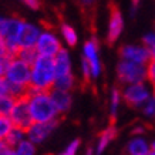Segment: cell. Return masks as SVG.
<instances>
[{
    "label": "cell",
    "mask_w": 155,
    "mask_h": 155,
    "mask_svg": "<svg viewBox=\"0 0 155 155\" xmlns=\"http://www.w3.org/2000/svg\"><path fill=\"white\" fill-rule=\"evenodd\" d=\"M56 81V67H54V57L41 56L31 64V78H30V88L40 90V91H50L54 87Z\"/></svg>",
    "instance_id": "1"
},
{
    "label": "cell",
    "mask_w": 155,
    "mask_h": 155,
    "mask_svg": "<svg viewBox=\"0 0 155 155\" xmlns=\"http://www.w3.org/2000/svg\"><path fill=\"white\" fill-rule=\"evenodd\" d=\"M27 100L33 121H51V120H57L60 115L50 95V91L30 88L27 93Z\"/></svg>",
    "instance_id": "2"
},
{
    "label": "cell",
    "mask_w": 155,
    "mask_h": 155,
    "mask_svg": "<svg viewBox=\"0 0 155 155\" xmlns=\"http://www.w3.org/2000/svg\"><path fill=\"white\" fill-rule=\"evenodd\" d=\"M5 78L9 85H20L30 88V78H31V64L26 63L17 56H12L7 60L5 71Z\"/></svg>",
    "instance_id": "3"
},
{
    "label": "cell",
    "mask_w": 155,
    "mask_h": 155,
    "mask_svg": "<svg viewBox=\"0 0 155 155\" xmlns=\"http://www.w3.org/2000/svg\"><path fill=\"white\" fill-rule=\"evenodd\" d=\"M117 77L121 84L144 83V80L147 78V67L145 64L121 60L117 66Z\"/></svg>",
    "instance_id": "4"
},
{
    "label": "cell",
    "mask_w": 155,
    "mask_h": 155,
    "mask_svg": "<svg viewBox=\"0 0 155 155\" xmlns=\"http://www.w3.org/2000/svg\"><path fill=\"white\" fill-rule=\"evenodd\" d=\"M61 48H63V40L57 36L56 31L48 27L43 28L40 37L36 43V50L38 54L54 57Z\"/></svg>",
    "instance_id": "5"
},
{
    "label": "cell",
    "mask_w": 155,
    "mask_h": 155,
    "mask_svg": "<svg viewBox=\"0 0 155 155\" xmlns=\"http://www.w3.org/2000/svg\"><path fill=\"white\" fill-rule=\"evenodd\" d=\"M9 117L12 118L14 127H20V128H23V130H27L33 124V117H31V113H30V105H28L27 95L16 98L14 107Z\"/></svg>",
    "instance_id": "6"
},
{
    "label": "cell",
    "mask_w": 155,
    "mask_h": 155,
    "mask_svg": "<svg viewBox=\"0 0 155 155\" xmlns=\"http://www.w3.org/2000/svg\"><path fill=\"white\" fill-rule=\"evenodd\" d=\"M122 100L125 101L128 107L138 108L142 107L147 103V100L150 98L148 90L144 85V83H132V84H127V87L121 90Z\"/></svg>",
    "instance_id": "7"
},
{
    "label": "cell",
    "mask_w": 155,
    "mask_h": 155,
    "mask_svg": "<svg viewBox=\"0 0 155 155\" xmlns=\"http://www.w3.org/2000/svg\"><path fill=\"white\" fill-rule=\"evenodd\" d=\"M58 125V120H51V121H33V124L26 130L27 138L36 145H40L51 135L54 130Z\"/></svg>",
    "instance_id": "8"
},
{
    "label": "cell",
    "mask_w": 155,
    "mask_h": 155,
    "mask_svg": "<svg viewBox=\"0 0 155 155\" xmlns=\"http://www.w3.org/2000/svg\"><path fill=\"white\" fill-rule=\"evenodd\" d=\"M23 23L24 20L20 17H7V21H6V27L2 37L6 40L10 53L13 56H16V53L19 50V38L23 28Z\"/></svg>",
    "instance_id": "9"
},
{
    "label": "cell",
    "mask_w": 155,
    "mask_h": 155,
    "mask_svg": "<svg viewBox=\"0 0 155 155\" xmlns=\"http://www.w3.org/2000/svg\"><path fill=\"white\" fill-rule=\"evenodd\" d=\"M83 58L88 61L90 67H91L93 78H98L101 71H103V66H101L98 56V41H97L95 37L90 38L84 43V46H83Z\"/></svg>",
    "instance_id": "10"
},
{
    "label": "cell",
    "mask_w": 155,
    "mask_h": 155,
    "mask_svg": "<svg viewBox=\"0 0 155 155\" xmlns=\"http://www.w3.org/2000/svg\"><path fill=\"white\" fill-rule=\"evenodd\" d=\"M122 27H124V20H122L121 12L114 3H111L110 5V20H108L107 30V43L110 46H113L118 40V37L121 36Z\"/></svg>",
    "instance_id": "11"
},
{
    "label": "cell",
    "mask_w": 155,
    "mask_h": 155,
    "mask_svg": "<svg viewBox=\"0 0 155 155\" xmlns=\"http://www.w3.org/2000/svg\"><path fill=\"white\" fill-rule=\"evenodd\" d=\"M120 57L121 60L134 61V63H140V64H147L151 60V53L150 48L145 46H122L120 48Z\"/></svg>",
    "instance_id": "12"
},
{
    "label": "cell",
    "mask_w": 155,
    "mask_h": 155,
    "mask_svg": "<svg viewBox=\"0 0 155 155\" xmlns=\"http://www.w3.org/2000/svg\"><path fill=\"white\" fill-rule=\"evenodd\" d=\"M43 27L37 23H31V21H26L23 23V28L20 33L19 38V48L21 47H36L40 33H41Z\"/></svg>",
    "instance_id": "13"
},
{
    "label": "cell",
    "mask_w": 155,
    "mask_h": 155,
    "mask_svg": "<svg viewBox=\"0 0 155 155\" xmlns=\"http://www.w3.org/2000/svg\"><path fill=\"white\" fill-rule=\"evenodd\" d=\"M50 95H51L53 101H54V105L57 107L58 113L60 114H66L68 110L73 105V95H71V91H67V90H60L53 87L50 90Z\"/></svg>",
    "instance_id": "14"
},
{
    "label": "cell",
    "mask_w": 155,
    "mask_h": 155,
    "mask_svg": "<svg viewBox=\"0 0 155 155\" xmlns=\"http://www.w3.org/2000/svg\"><path fill=\"white\" fill-rule=\"evenodd\" d=\"M54 67H56V77L58 75H66L73 73L71 67V57L67 48H61L60 51L54 56Z\"/></svg>",
    "instance_id": "15"
},
{
    "label": "cell",
    "mask_w": 155,
    "mask_h": 155,
    "mask_svg": "<svg viewBox=\"0 0 155 155\" xmlns=\"http://www.w3.org/2000/svg\"><path fill=\"white\" fill-rule=\"evenodd\" d=\"M118 131L114 125H110V127H107L105 130H103L100 132L98 138H97V144H95V150H94L95 154H103L105 151V148L110 145V142L115 140Z\"/></svg>",
    "instance_id": "16"
},
{
    "label": "cell",
    "mask_w": 155,
    "mask_h": 155,
    "mask_svg": "<svg viewBox=\"0 0 155 155\" xmlns=\"http://www.w3.org/2000/svg\"><path fill=\"white\" fill-rule=\"evenodd\" d=\"M125 152L131 155H147L150 154V147H148V144L142 138L135 137V138H132L131 141L128 142Z\"/></svg>",
    "instance_id": "17"
},
{
    "label": "cell",
    "mask_w": 155,
    "mask_h": 155,
    "mask_svg": "<svg viewBox=\"0 0 155 155\" xmlns=\"http://www.w3.org/2000/svg\"><path fill=\"white\" fill-rule=\"evenodd\" d=\"M60 36H61V40L66 43L68 47H74L77 41H78V34L77 31L74 30L73 26L67 23H61L60 26Z\"/></svg>",
    "instance_id": "18"
},
{
    "label": "cell",
    "mask_w": 155,
    "mask_h": 155,
    "mask_svg": "<svg viewBox=\"0 0 155 155\" xmlns=\"http://www.w3.org/2000/svg\"><path fill=\"white\" fill-rule=\"evenodd\" d=\"M26 137H27L26 130H23V128H20V127H13L12 128V131L9 132V135L6 137L5 141L7 142V145L9 147L14 148V147L17 145L20 141H23Z\"/></svg>",
    "instance_id": "19"
},
{
    "label": "cell",
    "mask_w": 155,
    "mask_h": 155,
    "mask_svg": "<svg viewBox=\"0 0 155 155\" xmlns=\"http://www.w3.org/2000/svg\"><path fill=\"white\" fill-rule=\"evenodd\" d=\"M36 144L31 142L27 137L14 147V155H34L36 154Z\"/></svg>",
    "instance_id": "20"
},
{
    "label": "cell",
    "mask_w": 155,
    "mask_h": 155,
    "mask_svg": "<svg viewBox=\"0 0 155 155\" xmlns=\"http://www.w3.org/2000/svg\"><path fill=\"white\" fill-rule=\"evenodd\" d=\"M75 85V77L74 74H66V75H58L56 77V81H54V87L60 90H67V91H71Z\"/></svg>",
    "instance_id": "21"
},
{
    "label": "cell",
    "mask_w": 155,
    "mask_h": 155,
    "mask_svg": "<svg viewBox=\"0 0 155 155\" xmlns=\"http://www.w3.org/2000/svg\"><path fill=\"white\" fill-rule=\"evenodd\" d=\"M121 98H122L121 90L113 88V91H111V100H110V117H111L113 121L117 117V111H118V107H120Z\"/></svg>",
    "instance_id": "22"
},
{
    "label": "cell",
    "mask_w": 155,
    "mask_h": 155,
    "mask_svg": "<svg viewBox=\"0 0 155 155\" xmlns=\"http://www.w3.org/2000/svg\"><path fill=\"white\" fill-rule=\"evenodd\" d=\"M16 56L21 58V60H24L26 63H28V64H33L34 60L37 58L38 53L36 50V47H21L17 50Z\"/></svg>",
    "instance_id": "23"
},
{
    "label": "cell",
    "mask_w": 155,
    "mask_h": 155,
    "mask_svg": "<svg viewBox=\"0 0 155 155\" xmlns=\"http://www.w3.org/2000/svg\"><path fill=\"white\" fill-rule=\"evenodd\" d=\"M16 98L12 94H6L0 97V115H10L14 107Z\"/></svg>",
    "instance_id": "24"
},
{
    "label": "cell",
    "mask_w": 155,
    "mask_h": 155,
    "mask_svg": "<svg viewBox=\"0 0 155 155\" xmlns=\"http://www.w3.org/2000/svg\"><path fill=\"white\" fill-rule=\"evenodd\" d=\"M13 127L14 124L9 115H0V140H6Z\"/></svg>",
    "instance_id": "25"
},
{
    "label": "cell",
    "mask_w": 155,
    "mask_h": 155,
    "mask_svg": "<svg viewBox=\"0 0 155 155\" xmlns=\"http://www.w3.org/2000/svg\"><path fill=\"white\" fill-rule=\"evenodd\" d=\"M80 145H81V141L77 138V140H73V141L68 144V145L64 148V151L61 152L63 155H75L80 150Z\"/></svg>",
    "instance_id": "26"
},
{
    "label": "cell",
    "mask_w": 155,
    "mask_h": 155,
    "mask_svg": "<svg viewBox=\"0 0 155 155\" xmlns=\"http://www.w3.org/2000/svg\"><path fill=\"white\" fill-rule=\"evenodd\" d=\"M142 108L147 117H155V98H148Z\"/></svg>",
    "instance_id": "27"
},
{
    "label": "cell",
    "mask_w": 155,
    "mask_h": 155,
    "mask_svg": "<svg viewBox=\"0 0 155 155\" xmlns=\"http://www.w3.org/2000/svg\"><path fill=\"white\" fill-rule=\"evenodd\" d=\"M81 73H83V77H84L85 81H90L91 78H93V74H91V67H90L88 61L85 60V58H83V61H81Z\"/></svg>",
    "instance_id": "28"
},
{
    "label": "cell",
    "mask_w": 155,
    "mask_h": 155,
    "mask_svg": "<svg viewBox=\"0 0 155 155\" xmlns=\"http://www.w3.org/2000/svg\"><path fill=\"white\" fill-rule=\"evenodd\" d=\"M147 78L155 84V60H150L147 63Z\"/></svg>",
    "instance_id": "29"
},
{
    "label": "cell",
    "mask_w": 155,
    "mask_h": 155,
    "mask_svg": "<svg viewBox=\"0 0 155 155\" xmlns=\"http://www.w3.org/2000/svg\"><path fill=\"white\" fill-rule=\"evenodd\" d=\"M12 56H13V54L10 53L6 40L3 37H0V58H9V57H12Z\"/></svg>",
    "instance_id": "30"
},
{
    "label": "cell",
    "mask_w": 155,
    "mask_h": 155,
    "mask_svg": "<svg viewBox=\"0 0 155 155\" xmlns=\"http://www.w3.org/2000/svg\"><path fill=\"white\" fill-rule=\"evenodd\" d=\"M0 155H14V150L7 145L5 140H0Z\"/></svg>",
    "instance_id": "31"
},
{
    "label": "cell",
    "mask_w": 155,
    "mask_h": 155,
    "mask_svg": "<svg viewBox=\"0 0 155 155\" xmlns=\"http://www.w3.org/2000/svg\"><path fill=\"white\" fill-rule=\"evenodd\" d=\"M10 94V88H9V83L5 77H0V97L2 95Z\"/></svg>",
    "instance_id": "32"
},
{
    "label": "cell",
    "mask_w": 155,
    "mask_h": 155,
    "mask_svg": "<svg viewBox=\"0 0 155 155\" xmlns=\"http://www.w3.org/2000/svg\"><path fill=\"white\" fill-rule=\"evenodd\" d=\"M142 43H144V46H145V47L151 48L155 44V33L145 34V36H144V38H142Z\"/></svg>",
    "instance_id": "33"
},
{
    "label": "cell",
    "mask_w": 155,
    "mask_h": 155,
    "mask_svg": "<svg viewBox=\"0 0 155 155\" xmlns=\"http://www.w3.org/2000/svg\"><path fill=\"white\" fill-rule=\"evenodd\" d=\"M21 2L31 10H38L40 6H41V2H40V0H21Z\"/></svg>",
    "instance_id": "34"
},
{
    "label": "cell",
    "mask_w": 155,
    "mask_h": 155,
    "mask_svg": "<svg viewBox=\"0 0 155 155\" xmlns=\"http://www.w3.org/2000/svg\"><path fill=\"white\" fill-rule=\"evenodd\" d=\"M9 58H0V77H5V71H6V64H7Z\"/></svg>",
    "instance_id": "35"
},
{
    "label": "cell",
    "mask_w": 155,
    "mask_h": 155,
    "mask_svg": "<svg viewBox=\"0 0 155 155\" xmlns=\"http://www.w3.org/2000/svg\"><path fill=\"white\" fill-rule=\"evenodd\" d=\"M6 21H7V17H2V16H0V37L3 36V31H5V27H6Z\"/></svg>",
    "instance_id": "36"
},
{
    "label": "cell",
    "mask_w": 155,
    "mask_h": 155,
    "mask_svg": "<svg viewBox=\"0 0 155 155\" xmlns=\"http://www.w3.org/2000/svg\"><path fill=\"white\" fill-rule=\"evenodd\" d=\"M80 3L84 6V7H91V6L95 3V0H80Z\"/></svg>",
    "instance_id": "37"
},
{
    "label": "cell",
    "mask_w": 155,
    "mask_h": 155,
    "mask_svg": "<svg viewBox=\"0 0 155 155\" xmlns=\"http://www.w3.org/2000/svg\"><path fill=\"white\" fill-rule=\"evenodd\" d=\"M141 132H144V127H137V128H134V131H132V135L141 134Z\"/></svg>",
    "instance_id": "38"
},
{
    "label": "cell",
    "mask_w": 155,
    "mask_h": 155,
    "mask_svg": "<svg viewBox=\"0 0 155 155\" xmlns=\"http://www.w3.org/2000/svg\"><path fill=\"white\" fill-rule=\"evenodd\" d=\"M132 2V14L135 13V9H137V6H138V3H140V0H131Z\"/></svg>",
    "instance_id": "39"
},
{
    "label": "cell",
    "mask_w": 155,
    "mask_h": 155,
    "mask_svg": "<svg viewBox=\"0 0 155 155\" xmlns=\"http://www.w3.org/2000/svg\"><path fill=\"white\" fill-rule=\"evenodd\" d=\"M150 53H151V60H155V44L150 48Z\"/></svg>",
    "instance_id": "40"
},
{
    "label": "cell",
    "mask_w": 155,
    "mask_h": 155,
    "mask_svg": "<svg viewBox=\"0 0 155 155\" xmlns=\"http://www.w3.org/2000/svg\"><path fill=\"white\" fill-rule=\"evenodd\" d=\"M150 154H155V142L151 145V148H150Z\"/></svg>",
    "instance_id": "41"
},
{
    "label": "cell",
    "mask_w": 155,
    "mask_h": 155,
    "mask_svg": "<svg viewBox=\"0 0 155 155\" xmlns=\"http://www.w3.org/2000/svg\"><path fill=\"white\" fill-rule=\"evenodd\" d=\"M154 95H155V84H154Z\"/></svg>",
    "instance_id": "42"
}]
</instances>
